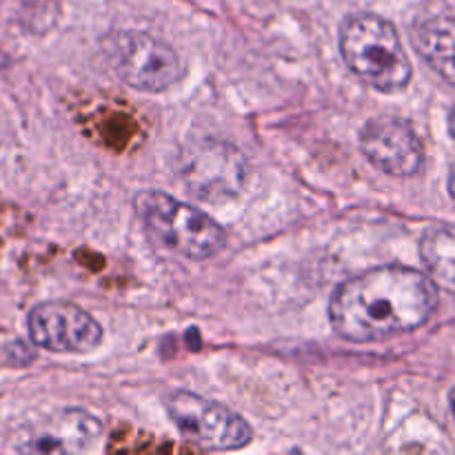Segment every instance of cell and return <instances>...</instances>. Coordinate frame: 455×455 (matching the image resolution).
<instances>
[{"label":"cell","mask_w":455,"mask_h":455,"mask_svg":"<svg viewBox=\"0 0 455 455\" xmlns=\"http://www.w3.org/2000/svg\"><path fill=\"white\" fill-rule=\"evenodd\" d=\"M440 305V289L411 267H376L336 289L329 320L342 340L380 342L425 327Z\"/></svg>","instance_id":"obj_1"},{"label":"cell","mask_w":455,"mask_h":455,"mask_svg":"<svg viewBox=\"0 0 455 455\" xmlns=\"http://www.w3.org/2000/svg\"><path fill=\"white\" fill-rule=\"evenodd\" d=\"M340 53L358 78L385 93H398L411 83V60L398 29L376 13H354L340 27Z\"/></svg>","instance_id":"obj_2"},{"label":"cell","mask_w":455,"mask_h":455,"mask_svg":"<svg viewBox=\"0 0 455 455\" xmlns=\"http://www.w3.org/2000/svg\"><path fill=\"white\" fill-rule=\"evenodd\" d=\"M133 207L145 229L163 247L180 256L207 260L225 249L227 234L213 218L169 194L142 191L133 200Z\"/></svg>","instance_id":"obj_3"},{"label":"cell","mask_w":455,"mask_h":455,"mask_svg":"<svg viewBox=\"0 0 455 455\" xmlns=\"http://www.w3.org/2000/svg\"><path fill=\"white\" fill-rule=\"evenodd\" d=\"M105 52L118 78L138 92L160 93L185 76L176 49L147 31H118L105 40Z\"/></svg>","instance_id":"obj_4"},{"label":"cell","mask_w":455,"mask_h":455,"mask_svg":"<svg viewBox=\"0 0 455 455\" xmlns=\"http://www.w3.org/2000/svg\"><path fill=\"white\" fill-rule=\"evenodd\" d=\"M167 413L182 435L207 451H235L253 440V429L243 416L191 391H173Z\"/></svg>","instance_id":"obj_5"},{"label":"cell","mask_w":455,"mask_h":455,"mask_svg":"<svg viewBox=\"0 0 455 455\" xmlns=\"http://www.w3.org/2000/svg\"><path fill=\"white\" fill-rule=\"evenodd\" d=\"M182 182L194 196L209 203L235 198L247 180L249 164L231 142L207 138L187 147L178 164Z\"/></svg>","instance_id":"obj_6"},{"label":"cell","mask_w":455,"mask_h":455,"mask_svg":"<svg viewBox=\"0 0 455 455\" xmlns=\"http://www.w3.org/2000/svg\"><path fill=\"white\" fill-rule=\"evenodd\" d=\"M34 345L53 354H89L102 342V327L80 307L53 300L34 307L27 318Z\"/></svg>","instance_id":"obj_7"},{"label":"cell","mask_w":455,"mask_h":455,"mask_svg":"<svg viewBox=\"0 0 455 455\" xmlns=\"http://www.w3.org/2000/svg\"><path fill=\"white\" fill-rule=\"evenodd\" d=\"M360 149L373 167L389 176L411 178L425 167L420 136L407 120L394 116L369 120L360 132Z\"/></svg>","instance_id":"obj_8"},{"label":"cell","mask_w":455,"mask_h":455,"mask_svg":"<svg viewBox=\"0 0 455 455\" xmlns=\"http://www.w3.org/2000/svg\"><path fill=\"white\" fill-rule=\"evenodd\" d=\"M453 3L431 0L411 25V44L418 56L447 83H453Z\"/></svg>","instance_id":"obj_9"},{"label":"cell","mask_w":455,"mask_h":455,"mask_svg":"<svg viewBox=\"0 0 455 455\" xmlns=\"http://www.w3.org/2000/svg\"><path fill=\"white\" fill-rule=\"evenodd\" d=\"M102 425L89 413L69 409L36 431L18 451L25 453H83L100 443Z\"/></svg>","instance_id":"obj_10"},{"label":"cell","mask_w":455,"mask_h":455,"mask_svg":"<svg viewBox=\"0 0 455 455\" xmlns=\"http://www.w3.org/2000/svg\"><path fill=\"white\" fill-rule=\"evenodd\" d=\"M420 256L438 284H443L447 291H453L455 238L451 227H431L420 240Z\"/></svg>","instance_id":"obj_11"}]
</instances>
